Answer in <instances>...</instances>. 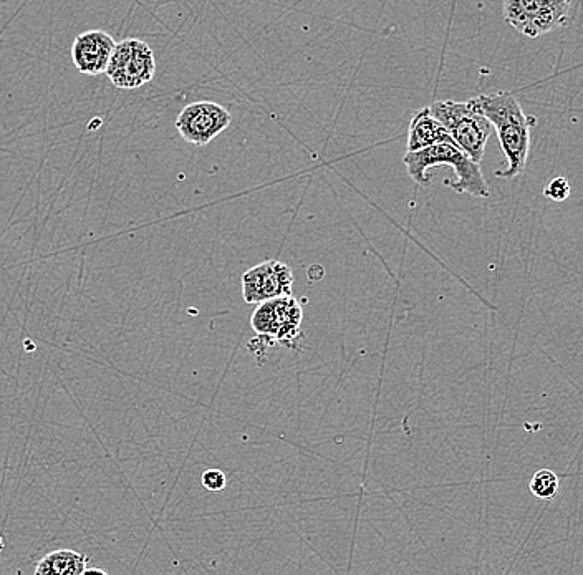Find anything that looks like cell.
Wrapping results in <instances>:
<instances>
[{
  "label": "cell",
  "mask_w": 583,
  "mask_h": 575,
  "mask_svg": "<svg viewBox=\"0 0 583 575\" xmlns=\"http://www.w3.org/2000/svg\"><path fill=\"white\" fill-rule=\"evenodd\" d=\"M115 45V39L103 30L83 32L72 45L73 65L83 75H102L106 72Z\"/></svg>",
  "instance_id": "cell-9"
},
{
  "label": "cell",
  "mask_w": 583,
  "mask_h": 575,
  "mask_svg": "<svg viewBox=\"0 0 583 575\" xmlns=\"http://www.w3.org/2000/svg\"><path fill=\"white\" fill-rule=\"evenodd\" d=\"M406 171L416 184L423 188L431 184L429 168L451 166L456 173V181H444L454 193L471 194L474 198L487 199L491 196L489 184L484 179L481 166L474 163L461 148L453 143H439L423 150L408 151L405 155Z\"/></svg>",
  "instance_id": "cell-2"
},
{
  "label": "cell",
  "mask_w": 583,
  "mask_h": 575,
  "mask_svg": "<svg viewBox=\"0 0 583 575\" xmlns=\"http://www.w3.org/2000/svg\"><path fill=\"white\" fill-rule=\"evenodd\" d=\"M201 481H203V486L209 491H222L226 488L227 478L226 474L222 473L221 469H208L204 471L203 476H201Z\"/></svg>",
  "instance_id": "cell-14"
},
{
  "label": "cell",
  "mask_w": 583,
  "mask_h": 575,
  "mask_svg": "<svg viewBox=\"0 0 583 575\" xmlns=\"http://www.w3.org/2000/svg\"><path fill=\"white\" fill-rule=\"evenodd\" d=\"M156 60L150 45L138 39L121 40L115 45L106 77L121 90H135L155 77Z\"/></svg>",
  "instance_id": "cell-6"
},
{
  "label": "cell",
  "mask_w": 583,
  "mask_h": 575,
  "mask_svg": "<svg viewBox=\"0 0 583 575\" xmlns=\"http://www.w3.org/2000/svg\"><path fill=\"white\" fill-rule=\"evenodd\" d=\"M304 310L294 295H282L257 304L251 327L257 337L294 347L302 337Z\"/></svg>",
  "instance_id": "cell-5"
},
{
  "label": "cell",
  "mask_w": 583,
  "mask_h": 575,
  "mask_svg": "<svg viewBox=\"0 0 583 575\" xmlns=\"http://www.w3.org/2000/svg\"><path fill=\"white\" fill-rule=\"evenodd\" d=\"M294 272L280 261H265L252 267L242 276V297L247 304H261L265 300L292 295Z\"/></svg>",
  "instance_id": "cell-8"
},
{
  "label": "cell",
  "mask_w": 583,
  "mask_h": 575,
  "mask_svg": "<svg viewBox=\"0 0 583 575\" xmlns=\"http://www.w3.org/2000/svg\"><path fill=\"white\" fill-rule=\"evenodd\" d=\"M429 112L448 128L458 148H461L474 163L481 165L487 141L492 133L491 121L477 112L469 102L454 100L434 102L429 107Z\"/></svg>",
  "instance_id": "cell-3"
},
{
  "label": "cell",
  "mask_w": 583,
  "mask_h": 575,
  "mask_svg": "<svg viewBox=\"0 0 583 575\" xmlns=\"http://www.w3.org/2000/svg\"><path fill=\"white\" fill-rule=\"evenodd\" d=\"M570 193H572V188H570L569 179L564 176H557L544 188L545 198L554 203H564L570 198Z\"/></svg>",
  "instance_id": "cell-13"
},
{
  "label": "cell",
  "mask_w": 583,
  "mask_h": 575,
  "mask_svg": "<svg viewBox=\"0 0 583 575\" xmlns=\"http://www.w3.org/2000/svg\"><path fill=\"white\" fill-rule=\"evenodd\" d=\"M87 574H102V575H106L105 571H102V569H85V572H83V575H87Z\"/></svg>",
  "instance_id": "cell-15"
},
{
  "label": "cell",
  "mask_w": 583,
  "mask_h": 575,
  "mask_svg": "<svg viewBox=\"0 0 583 575\" xmlns=\"http://www.w3.org/2000/svg\"><path fill=\"white\" fill-rule=\"evenodd\" d=\"M560 479L552 469H539L529 483L530 493L537 499L550 501L559 493Z\"/></svg>",
  "instance_id": "cell-12"
},
{
  "label": "cell",
  "mask_w": 583,
  "mask_h": 575,
  "mask_svg": "<svg viewBox=\"0 0 583 575\" xmlns=\"http://www.w3.org/2000/svg\"><path fill=\"white\" fill-rule=\"evenodd\" d=\"M87 569V557L72 549L53 551L40 559L35 567L37 575H83Z\"/></svg>",
  "instance_id": "cell-11"
},
{
  "label": "cell",
  "mask_w": 583,
  "mask_h": 575,
  "mask_svg": "<svg viewBox=\"0 0 583 575\" xmlns=\"http://www.w3.org/2000/svg\"><path fill=\"white\" fill-rule=\"evenodd\" d=\"M572 0H504V20L529 39L549 34L570 22Z\"/></svg>",
  "instance_id": "cell-4"
},
{
  "label": "cell",
  "mask_w": 583,
  "mask_h": 575,
  "mask_svg": "<svg viewBox=\"0 0 583 575\" xmlns=\"http://www.w3.org/2000/svg\"><path fill=\"white\" fill-rule=\"evenodd\" d=\"M469 103L496 128L499 145L507 160L506 170L496 171L497 178H516L526 168L530 130L537 120L534 116H527L521 103L509 92L479 95L471 98Z\"/></svg>",
  "instance_id": "cell-1"
},
{
  "label": "cell",
  "mask_w": 583,
  "mask_h": 575,
  "mask_svg": "<svg viewBox=\"0 0 583 575\" xmlns=\"http://www.w3.org/2000/svg\"><path fill=\"white\" fill-rule=\"evenodd\" d=\"M227 108L214 102H194L184 107L176 118V130L191 145L204 146L231 125Z\"/></svg>",
  "instance_id": "cell-7"
},
{
  "label": "cell",
  "mask_w": 583,
  "mask_h": 575,
  "mask_svg": "<svg viewBox=\"0 0 583 575\" xmlns=\"http://www.w3.org/2000/svg\"><path fill=\"white\" fill-rule=\"evenodd\" d=\"M439 143H453V136L441 121L429 112V107L421 108L413 115L408 130V151L423 150ZM458 146V145H456Z\"/></svg>",
  "instance_id": "cell-10"
}]
</instances>
